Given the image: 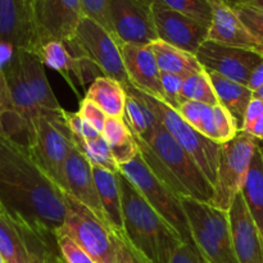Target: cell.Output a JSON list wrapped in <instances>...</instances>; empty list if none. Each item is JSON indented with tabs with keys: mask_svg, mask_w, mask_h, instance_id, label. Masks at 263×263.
<instances>
[{
	"mask_svg": "<svg viewBox=\"0 0 263 263\" xmlns=\"http://www.w3.org/2000/svg\"><path fill=\"white\" fill-rule=\"evenodd\" d=\"M0 203L12 217L57 235L64 223L63 190L36 163L27 146L0 130Z\"/></svg>",
	"mask_w": 263,
	"mask_h": 263,
	"instance_id": "cell-1",
	"label": "cell"
},
{
	"mask_svg": "<svg viewBox=\"0 0 263 263\" xmlns=\"http://www.w3.org/2000/svg\"><path fill=\"white\" fill-rule=\"evenodd\" d=\"M117 179L122 199V240L148 263H170L184 244L182 238L121 171Z\"/></svg>",
	"mask_w": 263,
	"mask_h": 263,
	"instance_id": "cell-2",
	"label": "cell"
},
{
	"mask_svg": "<svg viewBox=\"0 0 263 263\" xmlns=\"http://www.w3.org/2000/svg\"><path fill=\"white\" fill-rule=\"evenodd\" d=\"M135 140L146 166L174 194L208 204L212 203L213 185L161 122L146 140L138 138Z\"/></svg>",
	"mask_w": 263,
	"mask_h": 263,
	"instance_id": "cell-3",
	"label": "cell"
},
{
	"mask_svg": "<svg viewBox=\"0 0 263 263\" xmlns=\"http://www.w3.org/2000/svg\"><path fill=\"white\" fill-rule=\"evenodd\" d=\"M195 249L205 263H239L231 238L229 213L208 203L181 198Z\"/></svg>",
	"mask_w": 263,
	"mask_h": 263,
	"instance_id": "cell-4",
	"label": "cell"
},
{
	"mask_svg": "<svg viewBox=\"0 0 263 263\" xmlns=\"http://www.w3.org/2000/svg\"><path fill=\"white\" fill-rule=\"evenodd\" d=\"M25 145L36 163L62 189L63 164L76 148L64 117V109L62 112L41 110L28 130Z\"/></svg>",
	"mask_w": 263,
	"mask_h": 263,
	"instance_id": "cell-5",
	"label": "cell"
},
{
	"mask_svg": "<svg viewBox=\"0 0 263 263\" xmlns=\"http://www.w3.org/2000/svg\"><path fill=\"white\" fill-rule=\"evenodd\" d=\"M67 215L61 230L84 249L95 263H116L118 236L85 204L63 192Z\"/></svg>",
	"mask_w": 263,
	"mask_h": 263,
	"instance_id": "cell-6",
	"label": "cell"
},
{
	"mask_svg": "<svg viewBox=\"0 0 263 263\" xmlns=\"http://www.w3.org/2000/svg\"><path fill=\"white\" fill-rule=\"evenodd\" d=\"M138 90L141 99L146 103L149 109L154 113L161 125L171 134L179 145L197 162L198 166L205 175L208 181L215 185L217 177L218 157L221 144L215 143L199 131L195 130L180 116V113L162 100Z\"/></svg>",
	"mask_w": 263,
	"mask_h": 263,
	"instance_id": "cell-7",
	"label": "cell"
},
{
	"mask_svg": "<svg viewBox=\"0 0 263 263\" xmlns=\"http://www.w3.org/2000/svg\"><path fill=\"white\" fill-rule=\"evenodd\" d=\"M261 141L249 134L240 133L225 144H221L217 177L213 185L211 205L228 212L236 195L240 194L252 159Z\"/></svg>",
	"mask_w": 263,
	"mask_h": 263,
	"instance_id": "cell-8",
	"label": "cell"
},
{
	"mask_svg": "<svg viewBox=\"0 0 263 263\" xmlns=\"http://www.w3.org/2000/svg\"><path fill=\"white\" fill-rule=\"evenodd\" d=\"M0 253L7 263H48L59 256L57 235L12 217L0 203Z\"/></svg>",
	"mask_w": 263,
	"mask_h": 263,
	"instance_id": "cell-9",
	"label": "cell"
},
{
	"mask_svg": "<svg viewBox=\"0 0 263 263\" xmlns=\"http://www.w3.org/2000/svg\"><path fill=\"white\" fill-rule=\"evenodd\" d=\"M120 171L133 182L134 186L145 198L153 210L179 233L184 243L194 247L189 221L181 198L174 194V192L149 170L140 153L131 162L121 166Z\"/></svg>",
	"mask_w": 263,
	"mask_h": 263,
	"instance_id": "cell-10",
	"label": "cell"
},
{
	"mask_svg": "<svg viewBox=\"0 0 263 263\" xmlns=\"http://www.w3.org/2000/svg\"><path fill=\"white\" fill-rule=\"evenodd\" d=\"M64 44L69 53L87 58L104 76L117 80L123 85L130 84L123 64L121 44L107 28L94 20L84 15L74 35Z\"/></svg>",
	"mask_w": 263,
	"mask_h": 263,
	"instance_id": "cell-11",
	"label": "cell"
},
{
	"mask_svg": "<svg viewBox=\"0 0 263 263\" xmlns=\"http://www.w3.org/2000/svg\"><path fill=\"white\" fill-rule=\"evenodd\" d=\"M110 32L120 44L151 45L158 40L152 0H109Z\"/></svg>",
	"mask_w": 263,
	"mask_h": 263,
	"instance_id": "cell-12",
	"label": "cell"
},
{
	"mask_svg": "<svg viewBox=\"0 0 263 263\" xmlns=\"http://www.w3.org/2000/svg\"><path fill=\"white\" fill-rule=\"evenodd\" d=\"M39 46L33 10L26 0H0V61L4 64L14 50L35 53Z\"/></svg>",
	"mask_w": 263,
	"mask_h": 263,
	"instance_id": "cell-13",
	"label": "cell"
},
{
	"mask_svg": "<svg viewBox=\"0 0 263 263\" xmlns=\"http://www.w3.org/2000/svg\"><path fill=\"white\" fill-rule=\"evenodd\" d=\"M195 57L204 69L247 86L254 69L263 61V54L256 50L221 45L210 40L200 45Z\"/></svg>",
	"mask_w": 263,
	"mask_h": 263,
	"instance_id": "cell-14",
	"label": "cell"
},
{
	"mask_svg": "<svg viewBox=\"0 0 263 263\" xmlns=\"http://www.w3.org/2000/svg\"><path fill=\"white\" fill-rule=\"evenodd\" d=\"M33 15L40 46L50 40H71L84 13L81 0H36Z\"/></svg>",
	"mask_w": 263,
	"mask_h": 263,
	"instance_id": "cell-15",
	"label": "cell"
},
{
	"mask_svg": "<svg viewBox=\"0 0 263 263\" xmlns=\"http://www.w3.org/2000/svg\"><path fill=\"white\" fill-rule=\"evenodd\" d=\"M152 13L158 40L194 55L207 40L208 27L162 3L152 0Z\"/></svg>",
	"mask_w": 263,
	"mask_h": 263,
	"instance_id": "cell-16",
	"label": "cell"
},
{
	"mask_svg": "<svg viewBox=\"0 0 263 263\" xmlns=\"http://www.w3.org/2000/svg\"><path fill=\"white\" fill-rule=\"evenodd\" d=\"M211 8L212 21L208 28L207 40L263 54V45L249 32L230 3L226 0H211Z\"/></svg>",
	"mask_w": 263,
	"mask_h": 263,
	"instance_id": "cell-17",
	"label": "cell"
},
{
	"mask_svg": "<svg viewBox=\"0 0 263 263\" xmlns=\"http://www.w3.org/2000/svg\"><path fill=\"white\" fill-rule=\"evenodd\" d=\"M62 190L86 205L102 221L105 220L99 195L92 176L91 164L76 148L66 159L62 171ZM108 225V223H107ZM109 226V225H108Z\"/></svg>",
	"mask_w": 263,
	"mask_h": 263,
	"instance_id": "cell-18",
	"label": "cell"
},
{
	"mask_svg": "<svg viewBox=\"0 0 263 263\" xmlns=\"http://www.w3.org/2000/svg\"><path fill=\"white\" fill-rule=\"evenodd\" d=\"M234 251L239 263H263V240L243 195L238 194L228 211Z\"/></svg>",
	"mask_w": 263,
	"mask_h": 263,
	"instance_id": "cell-19",
	"label": "cell"
},
{
	"mask_svg": "<svg viewBox=\"0 0 263 263\" xmlns=\"http://www.w3.org/2000/svg\"><path fill=\"white\" fill-rule=\"evenodd\" d=\"M121 53L130 84L136 89L164 102L161 71L151 45L121 44Z\"/></svg>",
	"mask_w": 263,
	"mask_h": 263,
	"instance_id": "cell-20",
	"label": "cell"
},
{
	"mask_svg": "<svg viewBox=\"0 0 263 263\" xmlns=\"http://www.w3.org/2000/svg\"><path fill=\"white\" fill-rule=\"evenodd\" d=\"M3 67H4L8 87H9L13 110H14L17 120L20 121L23 135L27 136V133L30 130L31 125H32L33 120L41 113V108L39 107L36 100L33 99L30 87L26 82L17 51L14 50L12 57L3 64Z\"/></svg>",
	"mask_w": 263,
	"mask_h": 263,
	"instance_id": "cell-21",
	"label": "cell"
},
{
	"mask_svg": "<svg viewBox=\"0 0 263 263\" xmlns=\"http://www.w3.org/2000/svg\"><path fill=\"white\" fill-rule=\"evenodd\" d=\"M91 171L107 223L112 229L113 233L118 238L122 239V199H121V190L120 184H118L117 174L104 168V167L92 166V164Z\"/></svg>",
	"mask_w": 263,
	"mask_h": 263,
	"instance_id": "cell-22",
	"label": "cell"
},
{
	"mask_svg": "<svg viewBox=\"0 0 263 263\" xmlns=\"http://www.w3.org/2000/svg\"><path fill=\"white\" fill-rule=\"evenodd\" d=\"M22 66L23 74L27 82L33 99L36 100L41 110L50 112H62L63 108L57 100L48 77L44 71V64L35 53L27 50H15Z\"/></svg>",
	"mask_w": 263,
	"mask_h": 263,
	"instance_id": "cell-23",
	"label": "cell"
},
{
	"mask_svg": "<svg viewBox=\"0 0 263 263\" xmlns=\"http://www.w3.org/2000/svg\"><path fill=\"white\" fill-rule=\"evenodd\" d=\"M205 71H207L211 84L215 90L218 104L233 116L239 131H241L247 109H248L251 100L253 99V91L247 85L226 79L213 71H208V69Z\"/></svg>",
	"mask_w": 263,
	"mask_h": 263,
	"instance_id": "cell-24",
	"label": "cell"
},
{
	"mask_svg": "<svg viewBox=\"0 0 263 263\" xmlns=\"http://www.w3.org/2000/svg\"><path fill=\"white\" fill-rule=\"evenodd\" d=\"M85 98L98 105L108 117L123 118L127 92L120 81L100 76L87 87Z\"/></svg>",
	"mask_w": 263,
	"mask_h": 263,
	"instance_id": "cell-25",
	"label": "cell"
},
{
	"mask_svg": "<svg viewBox=\"0 0 263 263\" xmlns=\"http://www.w3.org/2000/svg\"><path fill=\"white\" fill-rule=\"evenodd\" d=\"M151 49L156 57L159 71L163 73L187 77L204 69L194 54L181 50L162 40H156L152 43Z\"/></svg>",
	"mask_w": 263,
	"mask_h": 263,
	"instance_id": "cell-26",
	"label": "cell"
},
{
	"mask_svg": "<svg viewBox=\"0 0 263 263\" xmlns=\"http://www.w3.org/2000/svg\"><path fill=\"white\" fill-rule=\"evenodd\" d=\"M123 86L127 92L123 120L130 128L134 138L146 140L159 123L158 118L149 109L146 103L141 99L134 85L125 84Z\"/></svg>",
	"mask_w": 263,
	"mask_h": 263,
	"instance_id": "cell-27",
	"label": "cell"
},
{
	"mask_svg": "<svg viewBox=\"0 0 263 263\" xmlns=\"http://www.w3.org/2000/svg\"><path fill=\"white\" fill-rule=\"evenodd\" d=\"M241 195L263 240V146L261 143L252 159Z\"/></svg>",
	"mask_w": 263,
	"mask_h": 263,
	"instance_id": "cell-28",
	"label": "cell"
},
{
	"mask_svg": "<svg viewBox=\"0 0 263 263\" xmlns=\"http://www.w3.org/2000/svg\"><path fill=\"white\" fill-rule=\"evenodd\" d=\"M102 135L109 145L118 167L128 163L139 156L138 144L123 118L108 117Z\"/></svg>",
	"mask_w": 263,
	"mask_h": 263,
	"instance_id": "cell-29",
	"label": "cell"
},
{
	"mask_svg": "<svg viewBox=\"0 0 263 263\" xmlns=\"http://www.w3.org/2000/svg\"><path fill=\"white\" fill-rule=\"evenodd\" d=\"M35 54L40 58L44 66H48L49 68L61 73L79 97V91L73 82V77L76 79L77 72V58L69 53L66 44L57 40L45 41L39 46Z\"/></svg>",
	"mask_w": 263,
	"mask_h": 263,
	"instance_id": "cell-30",
	"label": "cell"
},
{
	"mask_svg": "<svg viewBox=\"0 0 263 263\" xmlns=\"http://www.w3.org/2000/svg\"><path fill=\"white\" fill-rule=\"evenodd\" d=\"M72 139H73V144L77 151L84 154V157L90 162V164L104 167V168L116 172V174L120 172V167L116 163L109 145H108L102 134L98 138L91 139V140H85V139L77 138L74 135H72Z\"/></svg>",
	"mask_w": 263,
	"mask_h": 263,
	"instance_id": "cell-31",
	"label": "cell"
},
{
	"mask_svg": "<svg viewBox=\"0 0 263 263\" xmlns=\"http://www.w3.org/2000/svg\"><path fill=\"white\" fill-rule=\"evenodd\" d=\"M182 102H199L208 105H217L218 100L215 94L211 80L205 69L185 77L181 87Z\"/></svg>",
	"mask_w": 263,
	"mask_h": 263,
	"instance_id": "cell-32",
	"label": "cell"
},
{
	"mask_svg": "<svg viewBox=\"0 0 263 263\" xmlns=\"http://www.w3.org/2000/svg\"><path fill=\"white\" fill-rule=\"evenodd\" d=\"M0 130H4L8 135L17 140V135L23 134L20 121L17 120L13 110L12 100H10L9 87L5 79L4 67L0 61Z\"/></svg>",
	"mask_w": 263,
	"mask_h": 263,
	"instance_id": "cell-33",
	"label": "cell"
},
{
	"mask_svg": "<svg viewBox=\"0 0 263 263\" xmlns=\"http://www.w3.org/2000/svg\"><path fill=\"white\" fill-rule=\"evenodd\" d=\"M166 7L193 18L197 22L210 28L212 21L211 0H156Z\"/></svg>",
	"mask_w": 263,
	"mask_h": 263,
	"instance_id": "cell-34",
	"label": "cell"
},
{
	"mask_svg": "<svg viewBox=\"0 0 263 263\" xmlns=\"http://www.w3.org/2000/svg\"><path fill=\"white\" fill-rule=\"evenodd\" d=\"M249 32L263 45V9L244 3L229 2Z\"/></svg>",
	"mask_w": 263,
	"mask_h": 263,
	"instance_id": "cell-35",
	"label": "cell"
},
{
	"mask_svg": "<svg viewBox=\"0 0 263 263\" xmlns=\"http://www.w3.org/2000/svg\"><path fill=\"white\" fill-rule=\"evenodd\" d=\"M57 243L63 263H95L94 259L63 231L57 233Z\"/></svg>",
	"mask_w": 263,
	"mask_h": 263,
	"instance_id": "cell-36",
	"label": "cell"
},
{
	"mask_svg": "<svg viewBox=\"0 0 263 263\" xmlns=\"http://www.w3.org/2000/svg\"><path fill=\"white\" fill-rule=\"evenodd\" d=\"M184 79L185 77L161 72L162 87H163L164 92V103L176 110L184 103L181 98V87Z\"/></svg>",
	"mask_w": 263,
	"mask_h": 263,
	"instance_id": "cell-37",
	"label": "cell"
},
{
	"mask_svg": "<svg viewBox=\"0 0 263 263\" xmlns=\"http://www.w3.org/2000/svg\"><path fill=\"white\" fill-rule=\"evenodd\" d=\"M64 117H66L67 125H68L72 135L85 139V140H91V139L98 138L100 135L99 131L94 126L90 125L86 120H84L79 112H67V110H64Z\"/></svg>",
	"mask_w": 263,
	"mask_h": 263,
	"instance_id": "cell-38",
	"label": "cell"
},
{
	"mask_svg": "<svg viewBox=\"0 0 263 263\" xmlns=\"http://www.w3.org/2000/svg\"><path fill=\"white\" fill-rule=\"evenodd\" d=\"M108 2L109 0H81V7L85 17L91 18L110 32L109 18H108Z\"/></svg>",
	"mask_w": 263,
	"mask_h": 263,
	"instance_id": "cell-39",
	"label": "cell"
},
{
	"mask_svg": "<svg viewBox=\"0 0 263 263\" xmlns=\"http://www.w3.org/2000/svg\"><path fill=\"white\" fill-rule=\"evenodd\" d=\"M80 116H81L84 120H86L87 122L91 126H94L100 134L103 133L105 127V122H107L108 116L98 107L95 103H92L91 100L84 98L82 100H80V109H79Z\"/></svg>",
	"mask_w": 263,
	"mask_h": 263,
	"instance_id": "cell-40",
	"label": "cell"
},
{
	"mask_svg": "<svg viewBox=\"0 0 263 263\" xmlns=\"http://www.w3.org/2000/svg\"><path fill=\"white\" fill-rule=\"evenodd\" d=\"M170 263H205L195 247L184 243L172 256Z\"/></svg>",
	"mask_w": 263,
	"mask_h": 263,
	"instance_id": "cell-41",
	"label": "cell"
},
{
	"mask_svg": "<svg viewBox=\"0 0 263 263\" xmlns=\"http://www.w3.org/2000/svg\"><path fill=\"white\" fill-rule=\"evenodd\" d=\"M116 263H148L144 258H141L125 240L118 238L117 247V261Z\"/></svg>",
	"mask_w": 263,
	"mask_h": 263,
	"instance_id": "cell-42",
	"label": "cell"
},
{
	"mask_svg": "<svg viewBox=\"0 0 263 263\" xmlns=\"http://www.w3.org/2000/svg\"><path fill=\"white\" fill-rule=\"evenodd\" d=\"M262 115H263V100L253 98V99L251 100V103H249L248 109H247L246 118H244V123H243V128H241V131L246 130L247 127H249V126H251L254 121L258 120Z\"/></svg>",
	"mask_w": 263,
	"mask_h": 263,
	"instance_id": "cell-43",
	"label": "cell"
},
{
	"mask_svg": "<svg viewBox=\"0 0 263 263\" xmlns=\"http://www.w3.org/2000/svg\"><path fill=\"white\" fill-rule=\"evenodd\" d=\"M263 86V61L257 66L254 72L252 73L251 80L248 82V87L252 91H257L259 87Z\"/></svg>",
	"mask_w": 263,
	"mask_h": 263,
	"instance_id": "cell-44",
	"label": "cell"
},
{
	"mask_svg": "<svg viewBox=\"0 0 263 263\" xmlns=\"http://www.w3.org/2000/svg\"><path fill=\"white\" fill-rule=\"evenodd\" d=\"M243 133L249 134V135H252L253 138H256L257 140L263 141V115L258 118V120L254 121L249 127L243 130Z\"/></svg>",
	"mask_w": 263,
	"mask_h": 263,
	"instance_id": "cell-45",
	"label": "cell"
},
{
	"mask_svg": "<svg viewBox=\"0 0 263 263\" xmlns=\"http://www.w3.org/2000/svg\"><path fill=\"white\" fill-rule=\"evenodd\" d=\"M233 2H236V3H244V4L254 5V7L262 8V9H263V0H233Z\"/></svg>",
	"mask_w": 263,
	"mask_h": 263,
	"instance_id": "cell-46",
	"label": "cell"
},
{
	"mask_svg": "<svg viewBox=\"0 0 263 263\" xmlns=\"http://www.w3.org/2000/svg\"><path fill=\"white\" fill-rule=\"evenodd\" d=\"M253 98H257V99H262L263 100V86L259 87L257 91L253 92Z\"/></svg>",
	"mask_w": 263,
	"mask_h": 263,
	"instance_id": "cell-47",
	"label": "cell"
},
{
	"mask_svg": "<svg viewBox=\"0 0 263 263\" xmlns=\"http://www.w3.org/2000/svg\"><path fill=\"white\" fill-rule=\"evenodd\" d=\"M48 263H63V262H62L61 256H58V257H54V258H51L50 261H48Z\"/></svg>",
	"mask_w": 263,
	"mask_h": 263,
	"instance_id": "cell-48",
	"label": "cell"
},
{
	"mask_svg": "<svg viewBox=\"0 0 263 263\" xmlns=\"http://www.w3.org/2000/svg\"><path fill=\"white\" fill-rule=\"evenodd\" d=\"M35 2L36 0H26V3L28 4V7H30L32 10H33V5H35ZM33 17H35V15H33Z\"/></svg>",
	"mask_w": 263,
	"mask_h": 263,
	"instance_id": "cell-49",
	"label": "cell"
},
{
	"mask_svg": "<svg viewBox=\"0 0 263 263\" xmlns=\"http://www.w3.org/2000/svg\"><path fill=\"white\" fill-rule=\"evenodd\" d=\"M0 263H7L4 261V258H3V256H2V253H0Z\"/></svg>",
	"mask_w": 263,
	"mask_h": 263,
	"instance_id": "cell-50",
	"label": "cell"
},
{
	"mask_svg": "<svg viewBox=\"0 0 263 263\" xmlns=\"http://www.w3.org/2000/svg\"><path fill=\"white\" fill-rule=\"evenodd\" d=\"M226 2H233V0H226Z\"/></svg>",
	"mask_w": 263,
	"mask_h": 263,
	"instance_id": "cell-51",
	"label": "cell"
},
{
	"mask_svg": "<svg viewBox=\"0 0 263 263\" xmlns=\"http://www.w3.org/2000/svg\"><path fill=\"white\" fill-rule=\"evenodd\" d=\"M261 144H262V146H263V141H261Z\"/></svg>",
	"mask_w": 263,
	"mask_h": 263,
	"instance_id": "cell-52",
	"label": "cell"
}]
</instances>
